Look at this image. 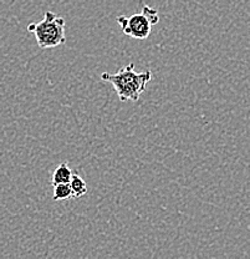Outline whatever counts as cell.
<instances>
[{
	"mask_svg": "<svg viewBox=\"0 0 250 259\" xmlns=\"http://www.w3.org/2000/svg\"><path fill=\"white\" fill-rule=\"evenodd\" d=\"M101 79L114 86L121 101H138L143 91L146 90L147 83L152 80V72L149 70L144 72H136L134 65L130 64L121 67L116 74L104 72Z\"/></svg>",
	"mask_w": 250,
	"mask_h": 259,
	"instance_id": "6da1fadb",
	"label": "cell"
},
{
	"mask_svg": "<svg viewBox=\"0 0 250 259\" xmlns=\"http://www.w3.org/2000/svg\"><path fill=\"white\" fill-rule=\"evenodd\" d=\"M28 31L35 35L37 45L41 49H51L65 44V20L47 10L44 19L37 24H29Z\"/></svg>",
	"mask_w": 250,
	"mask_h": 259,
	"instance_id": "7a4b0ae2",
	"label": "cell"
},
{
	"mask_svg": "<svg viewBox=\"0 0 250 259\" xmlns=\"http://www.w3.org/2000/svg\"><path fill=\"white\" fill-rule=\"evenodd\" d=\"M117 23L125 35L136 40H146L152 31V26L160 21L158 12L149 5H143L142 12L131 16H117Z\"/></svg>",
	"mask_w": 250,
	"mask_h": 259,
	"instance_id": "3957f363",
	"label": "cell"
},
{
	"mask_svg": "<svg viewBox=\"0 0 250 259\" xmlns=\"http://www.w3.org/2000/svg\"><path fill=\"white\" fill-rule=\"evenodd\" d=\"M74 172L71 171V168L69 167V164L66 162L59 164L55 169H54V174L51 176V185L53 187L58 185H65V183L71 182V178Z\"/></svg>",
	"mask_w": 250,
	"mask_h": 259,
	"instance_id": "277c9868",
	"label": "cell"
},
{
	"mask_svg": "<svg viewBox=\"0 0 250 259\" xmlns=\"http://www.w3.org/2000/svg\"><path fill=\"white\" fill-rule=\"evenodd\" d=\"M70 187L72 191V197L74 198H80V197L85 196L87 193V185H86V181L80 176L79 174L72 175L71 182H70Z\"/></svg>",
	"mask_w": 250,
	"mask_h": 259,
	"instance_id": "5b68a950",
	"label": "cell"
},
{
	"mask_svg": "<svg viewBox=\"0 0 250 259\" xmlns=\"http://www.w3.org/2000/svg\"><path fill=\"white\" fill-rule=\"evenodd\" d=\"M72 191L70 187V183H65V185H58L54 187V194L53 198L54 201H66V199L71 198Z\"/></svg>",
	"mask_w": 250,
	"mask_h": 259,
	"instance_id": "8992f818",
	"label": "cell"
}]
</instances>
